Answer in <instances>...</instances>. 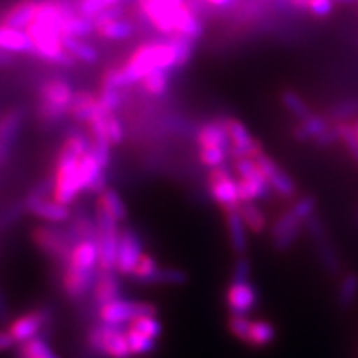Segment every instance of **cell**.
I'll return each instance as SVG.
<instances>
[{"label": "cell", "instance_id": "5b68a950", "mask_svg": "<svg viewBox=\"0 0 358 358\" xmlns=\"http://www.w3.org/2000/svg\"><path fill=\"white\" fill-rule=\"evenodd\" d=\"M250 267L244 257L236 262L232 271V279L226 292V303L234 315H248L256 308L259 302L257 289L250 282Z\"/></svg>", "mask_w": 358, "mask_h": 358}, {"label": "cell", "instance_id": "e575fe53", "mask_svg": "<svg viewBox=\"0 0 358 358\" xmlns=\"http://www.w3.org/2000/svg\"><path fill=\"white\" fill-rule=\"evenodd\" d=\"M280 101H282V106H284V108L287 110L294 118H297L299 122L308 118V116L313 113L310 106H308V103L303 100L295 90H285V92H282Z\"/></svg>", "mask_w": 358, "mask_h": 358}, {"label": "cell", "instance_id": "d590c367", "mask_svg": "<svg viewBox=\"0 0 358 358\" xmlns=\"http://www.w3.org/2000/svg\"><path fill=\"white\" fill-rule=\"evenodd\" d=\"M169 85H171V77H169V71L166 70L151 71L140 82V87L150 96H163L164 93H168Z\"/></svg>", "mask_w": 358, "mask_h": 358}, {"label": "cell", "instance_id": "277c9868", "mask_svg": "<svg viewBox=\"0 0 358 358\" xmlns=\"http://www.w3.org/2000/svg\"><path fill=\"white\" fill-rule=\"evenodd\" d=\"M73 95V88H71V85L69 82H65V80H45V82L40 85L38 90L40 120L47 123H57L60 122L62 118H65V116H69Z\"/></svg>", "mask_w": 358, "mask_h": 358}, {"label": "cell", "instance_id": "44dd1931", "mask_svg": "<svg viewBox=\"0 0 358 358\" xmlns=\"http://www.w3.org/2000/svg\"><path fill=\"white\" fill-rule=\"evenodd\" d=\"M196 141H198L199 150H211V148H224L231 151L229 134H227L224 118L214 120V122H206L199 127L196 133Z\"/></svg>", "mask_w": 358, "mask_h": 358}, {"label": "cell", "instance_id": "5bb4252c", "mask_svg": "<svg viewBox=\"0 0 358 358\" xmlns=\"http://www.w3.org/2000/svg\"><path fill=\"white\" fill-rule=\"evenodd\" d=\"M24 208L32 216L42 219L48 224H64L71 219L69 206L58 203L52 196H40L34 191L27 196Z\"/></svg>", "mask_w": 358, "mask_h": 358}, {"label": "cell", "instance_id": "681fc988", "mask_svg": "<svg viewBox=\"0 0 358 358\" xmlns=\"http://www.w3.org/2000/svg\"><path fill=\"white\" fill-rule=\"evenodd\" d=\"M187 280L186 274L176 267H159L158 275H156L155 284L163 285H181Z\"/></svg>", "mask_w": 358, "mask_h": 358}, {"label": "cell", "instance_id": "83f0119b", "mask_svg": "<svg viewBox=\"0 0 358 358\" xmlns=\"http://www.w3.org/2000/svg\"><path fill=\"white\" fill-rule=\"evenodd\" d=\"M334 122L329 118V115H317L312 113L308 118L302 120L295 124V128L292 129L294 138L297 141L306 143V141H313L319 134H322L325 129H329L332 127Z\"/></svg>", "mask_w": 358, "mask_h": 358}, {"label": "cell", "instance_id": "ba28073f", "mask_svg": "<svg viewBox=\"0 0 358 358\" xmlns=\"http://www.w3.org/2000/svg\"><path fill=\"white\" fill-rule=\"evenodd\" d=\"M98 268L100 272H116V252H118L120 226L110 214L95 209Z\"/></svg>", "mask_w": 358, "mask_h": 358}, {"label": "cell", "instance_id": "2e32d148", "mask_svg": "<svg viewBox=\"0 0 358 358\" xmlns=\"http://www.w3.org/2000/svg\"><path fill=\"white\" fill-rule=\"evenodd\" d=\"M306 227L308 231V236L312 237V243L315 245L322 266L325 267V271L329 272V274H337L340 268L338 256L337 252H335L332 243H330L329 234H327L320 217L317 216V214H313L312 217H308L306 221Z\"/></svg>", "mask_w": 358, "mask_h": 358}, {"label": "cell", "instance_id": "60d3db41", "mask_svg": "<svg viewBox=\"0 0 358 358\" xmlns=\"http://www.w3.org/2000/svg\"><path fill=\"white\" fill-rule=\"evenodd\" d=\"M358 297V275L353 274H347L343 277L342 282L338 285V292H337V302L342 308H348L353 306V302L357 301Z\"/></svg>", "mask_w": 358, "mask_h": 358}, {"label": "cell", "instance_id": "d6a6232c", "mask_svg": "<svg viewBox=\"0 0 358 358\" xmlns=\"http://www.w3.org/2000/svg\"><path fill=\"white\" fill-rule=\"evenodd\" d=\"M64 47L77 64L80 62L83 65H95L100 60V53L92 43L85 42L83 38L64 37Z\"/></svg>", "mask_w": 358, "mask_h": 358}, {"label": "cell", "instance_id": "f546056e", "mask_svg": "<svg viewBox=\"0 0 358 358\" xmlns=\"http://www.w3.org/2000/svg\"><path fill=\"white\" fill-rule=\"evenodd\" d=\"M224 219H226L231 248L237 254H244L245 249H248V236H245V229L248 227H245L243 216H241V208L226 211L224 213Z\"/></svg>", "mask_w": 358, "mask_h": 358}, {"label": "cell", "instance_id": "9c48e42d", "mask_svg": "<svg viewBox=\"0 0 358 358\" xmlns=\"http://www.w3.org/2000/svg\"><path fill=\"white\" fill-rule=\"evenodd\" d=\"M140 315H158V308L150 302L128 301L123 297L96 307L98 322L106 325L124 327Z\"/></svg>", "mask_w": 358, "mask_h": 358}, {"label": "cell", "instance_id": "f907efd6", "mask_svg": "<svg viewBox=\"0 0 358 358\" xmlns=\"http://www.w3.org/2000/svg\"><path fill=\"white\" fill-rule=\"evenodd\" d=\"M315 208H317L315 198H312V196H306V198L295 201L292 208H290V211L301 219V221L306 222L308 217H312L313 214H315Z\"/></svg>", "mask_w": 358, "mask_h": 358}, {"label": "cell", "instance_id": "7a4b0ae2", "mask_svg": "<svg viewBox=\"0 0 358 358\" xmlns=\"http://www.w3.org/2000/svg\"><path fill=\"white\" fill-rule=\"evenodd\" d=\"M178 69V53L168 37L164 40H151L138 45L124 64L118 66L120 88L124 90L140 85L148 73L156 70L171 71Z\"/></svg>", "mask_w": 358, "mask_h": 358}, {"label": "cell", "instance_id": "c3c4849f", "mask_svg": "<svg viewBox=\"0 0 358 358\" xmlns=\"http://www.w3.org/2000/svg\"><path fill=\"white\" fill-rule=\"evenodd\" d=\"M106 136L111 146L122 145L124 140V128L122 120L116 116V113L106 115Z\"/></svg>", "mask_w": 358, "mask_h": 358}, {"label": "cell", "instance_id": "7402d4cb", "mask_svg": "<svg viewBox=\"0 0 358 358\" xmlns=\"http://www.w3.org/2000/svg\"><path fill=\"white\" fill-rule=\"evenodd\" d=\"M0 50L10 55H34V43L27 30L0 24Z\"/></svg>", "mask_w": 358, "mask_h": 358}, {"label": "cell", "instance_id": "ffe728a7", "mask_svg": "<svg viewBox=\"0 0 358 358\" xmlns=\"http://www.w3.org/2000/svg\"><path fill=\"white\" fill-rule=\"evenodd\" d=\"M64 266H70L80 271L98 272V245L96 239H80L73 244L70 256ZM62 266V267H64Z\"/></svg>", "mask_w": 358, "mask_h": 358}, {"label": "cell", "instance_id": "e0dca14e", "mask_svg": "<svg viewBox=\"0 0 358 358\" xmlns=\"http://www.w3.org/2000/svg\"><path fill=\"white\" fill-rule=\"evenodd\" d=\"M138 7L148 24H151L164 37L174 34V12L176 6L168 0H138Z\"/></svg>", "mask_w": 358, "mask_h": 358}, {"label": "cell", "instance_id": "30bf717a", "mask_svg": "<svg viewBox=\"0 0 358 358\" xmlns=\"http://www.w3.org/2000/svg\"><path fill=\"white\" fill-rule=\"evenodd\" d=\"M208 187L214 203L222 209V213L241 208L237 179L231 173V169H227L226 166L211 169L208 174Z\"/></svg>", "mask_w": 358, "mask_h": 358}, {"label": "cell", "instance_id": "b9f144b4", "mask_svg": "<svg viewBox=\"0 0 358 358\" xmlns=\"http://www.w3.org/2000/svg\"><path fill=\"white\" fill-rule=\"evenodd\" d=\"M98 98V108L103 113L111 115L116 113L120 110V106L123 105V93L122 90L116 88H101L100 93L96 95Z\"/></svg>", "mask_w": 358, "mask_h": 358}, {"label": "cell", "instance_id": "680465c9", "mask_svg": "<svg viewBox=\"0 0 358 358\" xmlns=\"http://www.w3.org/2000/svg\"><path fill=\"white\" fill-rule=\"evenodd\" d=\"M308 2H310V0H287L289 6L299 12H307Z\"/></svg>", "mask_w": 358, "mask_h": 358}, {"label": "cell", "instance_id": "1f68e13d", "mask_svg": "<svg viewBox=\"0 0 358 358\" xmlns=\"http://www.w3.org/2000/svg\"><path fill=\"white\" fill-rule=\"evenodd\" d=\"M95 209L110 214V216L116 219L118 222L124 221L128 216V209L123 198L115 189H111V187H106L105 191H101L100 194H98Z\"/></svg>", "mask_w": 358, "mask_h": 358}, {"label": "cell", "instance_id": "ac0fdd59", "mask_svg": "<svg viewBox=\"0 0 358 358\" xmlns=\"http://www.w3.org/2000/svg\"><path fill=\"white\" fill-rule=\"evenodd\" d=\"M256 161L259 168H261L264 178H266L268 187H271V191L277 192V194L285 199L294 198L295 196L294 179L290 178L289 174L271 158V156H267L266 153H261L256 158Z\"/></svg>", "mask_w": 358, "mask_h": 358}, {"label": "cell", "instance_id": "3957f363", "mask_svg": "<svg viewBox=\"0 0 358 358\" xmlns=\"http://www.w3.org/2000/svg\"><path fill=\"white\" fill-rule=\"evenodd\" d=\"M88 350L95 357L106 358H131V350L127 338V330L123 327L106 325L98 322L92 325L87 332Z\"/></svg>", "mask_w": 358, "mask_h": 358}, {"label": "cell", "instance_id": "f35d334b", "mask_svg": "<svg viewBox=\"0 0 358 358\" xmlns=\"http://www.w3.org/2000/svg\"><path fill=\"white\" fill-rule=\"evenodd\" d=\"M241 216L249 231H252L254 234H261L266 231L267 221L261 209L257 208L254 203H243L241 204Z\"/></svg>", "mask_w": 358, "mask_h": 358}, {"label": "cell", "instance_id": "94428289", "mask_svg": "<svg viewBox=\"0 0 358 358\" xmlns=\"http://www.w3.org/2000/svg\"><path fill=\"white\" fill-rule=\"evenodd\" d=\"M335 3H340V6H352V3L358 2V0H334Z\"/></svg>", "mask_w": 358, "mask_h": 358}, {"label": "cell", "instance_id": "f6af8a7d", "mask_svg": "<svg viewBox=\"0 0 358 358\" xmlns=\"http://www.w3.org/2000/svg\"><path fill=\"white\" fill-rule=\"evenodd\" d=\"M337 127L340 131V143L345 146L348 155L358 163V134L355 127H353V122L337 123Z\"/></svg>", "mask_w": 358, "mask_h": 358}, {"label": "cell", "instance_id": "816d5d0a", "mask_svg": "<svg viewBox=\"0 0 358 358\" xmlns=\"http://www.w3.org/2000/svg\"><path fill=\"white\" fill-rule=\"evenodd\" d=\"M334 8V0H310V2H308L307 13H310L315 19H327V17L332 15Z\"/></svg>", "mask_w": 358, "mask_h": 358}, {"label": "cell", "instance_id": "91938a15", "mask_svg": "<svg viewBox=\"0 0 358 358\" xmlns=\"http://www.w3.org/2000/svg\"><path fill=\"white\" fill-rule=\"evenodd\" d=\"M12 62V55L10 53H6L0 50V65H8Z\"/></svg>", "mask_w": 358, "mask_h": 358}, {"label": "cell", "instance_id": "484cf974", "mask_svg": "<svg viewBox=\"0 0 358 358\" xmlns=\"http://www.w3.org/2000/svg\"><path fill=\"white\" fill-rule=\"evenodd\" d=\"M22 120H24V115L20 110L8 111L6 116L0 118V161L6 159L7 155L10 153L13 141L20 131Z\"/></svg>", "mask_w": 358, "mask_h": 358}, {"label": "cell", "instance_id": "d6986e66", "mask_svg": "<svg viewBox=\"0 0 358 358\" xmlns=\"http://www.w3.org/2000/svg\"><path fill=\"white\" fill-rule=\"evenodd\" d=\"M302 222L295 214L290 211L284 213L282 216L277 219L272 226L271 236H272V244H274V249L279 250V252H284L292 248V244L297 241V237L301 236L302 232Z\"/></svg>", "mask_w": 358, "mask_h": 358}, {"label": "cell", "instance_id": "cb8c5ba5", "mask_svg": "<svg viewBox=\"0 0 358 358\" xmlns=\"http://www.w3.org/2000/svg\"><path fill=\"white\" fill-rule=\"evenodd\" d=\"M38 8V0H20L15 6H12L8 10L3 13L0 24L13 27V29L27 30L30 24L35 20Z\"/></svg>", "mask_w": 358, "mask_h": 358}, {"label": "cell", "instance_id": "836d02e7", "mask_svg": "<svg viewBox=\"0 0 358 358\" xmlns=\"http://www.w3.org/2000/svg\"><path fill=\"white\" fill-rule=\"evenodd\" d=\"M275 340V329L267 320H252L250 332L248 338V345L254 348H264L271 345Z\"/></svg>", "mask_w": 358, "mask_h": 358}, {"label": "cell", "instance_id": "bcb514c9", "mask_svg": "<svg viewBox=\"0 0 358 358\" xmlns=\"http://www.w3.org/2000/svg\"><path fill=\"white\" fill-rule=\"evenodd\" d=\"M227 158H231V151L224 148H211V150H199V161L206 168L214 169L224 166Z\"/></svg>", "mask_w": 358, "mask_h": 358}, {"label": "cell", "instance_id": "be15d7a7", "mask_svg": "<svg viewBox=\"0 0 358 358\" xmlns=\"http://www.w3.org/2000/svg\"><path fill=\"white\" fill-rule=\"evenodd\" d=\"M353 127H355V129H357V134H358V120H355V122H353Z\"/></svg>", "mask_w": 358, "mask_h": 358}, {"label": "cell", "instance_id": "d4e9b609", "mask_svg": "<svg viewBox=\"0 0 358 358\" xmlns=\"http://www.w3.org/2000/svg\"><path fill=\"white\" fill-rule=\"evenodd\" d=\"M204 32V25L199 19V13L185 2L174 12V34H181L192 40H199Z\"/></svg>", "mask_w": 358, "mask_h": 358}, {"label": "cell", "instance_id": "52a82bcc", "mask_svg": "<svg viewBox=\"0 0 358 358\" xmlns=\"http://www.w3.org/2000/svg\"><path fill=\"white\" fill-rule=\"evenodd\" d=\"M234 161V171L237 178V192L239 201L243 203H254L257 199H266L271 194L266 178L254 158H237Z\"/></svg>", "mask_w": 358, "mask_h": 358}, {"label": "cell", "instance_id": "6125c7cd", "mask_svg": "<svg viewBox=\"0 0 358 358\" xmlns=\"http://www.w3.org/2000/svg\"><path fill=\"white\" fill-rule=\"evenodd\" d=\"M106 6H113V3H120V0H105Z\"/></svg>", "mask_w": 358, "mask_h": 358}, {"label": "cell", "instance_id": "11a10c76", "mask_svg": "<svg viewBox=\"0 0 358 358\" xmlns=\"http://www.w3.org/2000/svg\"><path fill=\"white\" fill-rule=\"evenodd\" d=\"M13 345H15V340L8 334V330H0V353L10 350Z\"/></svg>", "mask_w": 358, "mask_h": 358}, {"label": "cell", "instance_id": "f1b7e54d", "mask_svg": "<svg viewBox=\"0 0 358 358\" xmlns=\"http://www.w3.org/2000/svg\"><path fill=\"white\" fill-rule=\"evenodd\" d=\"M95 34L100 38L110 40V42H124L134 35V25L124 17H120V19L95 24Z\"/></svg>", "mask_w": 358, "mask_h": 358}, {"label": "cell", "instance_id": "74e56055", "mask_svg": "<svg viewBox=\"0 0 358 358\" xmlns=\"http://www.w3.org/2000/svg\"><path fill=\"white\" fill-rule=\"evenodd\" d=\"M127 329L134 330V332L145 335L148 338L158 340L161 337L163 327H161V322L158 320V315H140L129 322Z\"/></svg>", "mask_w": 358, "mask_h": 358}, {"label": "cell", "instance_id": "6f0895ef", "mask_svg": "<svg viewBox=\"0 0 358 358\" xmlns=\"http://www.w3.org/2000/svg\"><path fill=\"white\" fill-rule=\"evenodd\" d=\"M203 2L208 3V6H211V7H216V8H227V7H231L236 0H203Z\"/></svg>", "mask_w": 358, "mask_h": 358}, {"label": "cell", "instance_id": "db71d44e", "mask_svg": "<svg viewBox=\"0 0 358 358\" xmlns=\"http://www.w3.org/2000/svg\"><path fill=\"white\" fill-rule=\"evenodd\" d=\"M337 143H340V131H338L337 123H334L332 127H330L329 129H325L324 133L319 134V136L313 140V145H315L317 148H330V146L337 145Z\"/></svg>", "mask_w": 358, "mask_h": 358}, {"label": "cell", "instance_id": "7bdbcfd3", "mask_svg": "<svg viewBox=\"0 0 358 358\" xmlns=\"http://www.w3.org/2000/svg\"><path fill=\"white\" fill-rule=\"evenodd\" d=\"M168 38H169V42L174 45V48H176L178 69H182V66H186L187 64H189L192 53H194L196 40L185 37V35H181V34H173V35H169Z\"/></svg>", "mask_w": 358, "mask_h": 358}, {"label": "cell", "instance_id": "8fae6325", "mask_svg": "<svg viewBox=\"0 0 358 358\" xmlns=\"http://www.w3.org/2000/svg\"><path fill=\"white\" fill-rule=\"evenodd\" d=\"M53 319V312L48 307H37L32 310L20 313L8 324V334L15 343H24L27 340L37 338Z\"/></svg>", "mask_w": 358, "mask_h": 358}, {"label": "cell", "instance_id": "9a60e30c", "mask_svg": "<svg viewBox=\"0 0 358 358\" xmlns=\"http://www.w3.org/2000/svg\"><path fill=\"white\" fill-rule=\"evenodd\" d=\"M98 272L80 271V268L70 266L60 267V285L65 297L71 302H78L87 297L88 294H92Z\"/></svg>", "mask_w": 358, "mask_h": 358}, {"label": "cell", "instance_id": "8992f818", "mask_svg": "<svg viewBox=\"0 0 358 358\" xmlns=\"http://www.w3.org/2000/svg\"><path fill=\"white\" fill-rule=\"evenodd\" d=\"M32 241L40 252L45 254L52 262H55L58 267H62L66 262L71 248L77 243L70 229L50 226V224L35 227L32 231Z\"/></svg>", "mask_w": 358, "mask_h": 358}, {"label": "cell", "instance_id": "7c38bea8", "mask_svg": "<svg viewBox=\"0 0 358 358\" xmlns=\"http://www.w3.org/2000/svg\"><path fill=\"white\" fill-rule=\"evenodd\" d=\"M145 254L143 239L133 227H122L118 241V252H116V274L131 275L140 257Z\"/></svg>", "mask_w": 358, "mask_h": 358}, {"label": "cell", "instance_id": "f5cc1de1", "mask_svg": "<svg viewBox=\"0 0 358 358\" xmlns=\"http://www.w3.org/2000/svg\"><path fill=\"white\" fill-rule=\"evenodd\" d=\"M106 7L108 6H106L105 0H80L77 10H78V13H82V15L88 17V19L93 20L98 13L105 10Z\"/></svg>", "mask_w": 358, "mask_h": 358}, {"label": "cell", "instance_id": "4dcf8cb0", "mask_svg": "<svg viewBox=\"0 0 358 358\" xmlns=\"http://www.w3.org/2000/svg\"><path fill=\"white\" fill-rule=\"evenodd\" d=\"M92 34H95V22L78 13L75 8H71L65 15L64 24H62V35L64 37L87 38Z\"/></svg>", "mask_w": 358, "mask_h": 358}, {"label": "cell", "instance_id": "603a6c76", "mask_svg": "<svg viewBox=\"0 0 358 358\" xmlns=\"http://www.w3.org/2000/svg\"><path fill=\"white\" fill-rule=\"evenodd\" d=\"M120 297H122V284H120L118 274L116 272H98L96 282L92 290L93 303L100 307L103 303Z\"/></svg>", "mask_w": 358, "mask_h": 358}, {"label": "cell", "instance_id": "ee69618b", "mask_svg": "<svg viewBox=\"0 0 358 358\" xmlns=\"http://www.w3.org/2000/svg\"><path fill=\"white\" fill-rule=\"evenodd\" d=\"M127 338L129 343V350L134 357H143L151 353L156 348V340L148 338L145 335L134 332V330L127 329Z\"/></svg>", "mask_w": 358, "mask_h": 358}, {"label": "cell", "instance_id": "9f6ffc18", "mask_svg": "<svg viewBox=\"0 0 358 358\" xmlns=\"http://www.w3.org/2000/svg\"><path fill=\"white\" fill-rule=\"evenodd\" d=\"M8 317H10V308H8L6 295H3L2 289H0V320H7Z\"/></svg>", "mask_w": 358, "mask_h": 358}, {"label": "cell", "instance_id": "4fadbf2b", "mask_svg": "<svg viewBox=\"0 0 358 358\" xmlns=\"http://www.w3.org/2000/svg\"><path fill=\"white\" fill-rule=\"evenodd\" d=\"M226 123L227 134H229L231 141V158H254L256 159L259 155L264 153L261 143H259L245 124L237 118H224Z\"/></svg>", "mask_w": 358, "mask_h": 358}, {"label": "cell", "instance_id": "ab89813d", "mask_svg": "<svg viewBox=\"0 0 358 358\" xmlns=\"http://www.w3.org/2000/svg\"><path fill=\"white\" fill-rule=\"evenodd\" d=\"M159 267L161 266H158V262L155 261V257L145 252L140 257V261H138L136 267H134L131 277L134 280L143 282V284H155V279L156 275H158Z\"/></svg>", "mask_w": 358, "mask_h": 358}, {"label": "cell", "instance_id": "7dc6e473", "mask_svg": "<svg viewBox=\"0 0 358 358\" xmlns=\"http://www.w3.org/2000/svg\"><path fill=\"white\" fill-rule=\"evenodd\" d=\"M250 325H252V320L249 319L248 315H234L231 313L229 320H227V327H229V332L234 335L237 340L248 343Z\"/></svg>", "mask_w": 358, "mask_h": 358}, {"label": "cell", "instance_id": "4316f807", "mask_svg": "<svg viewBox=\"0 0 358 358\" xmlns=\"http://www.w3.org/2000/svg\"><path fill=\"white\" fill-rule=\"evenodd\" d=\"M98 111V98L95 93L88 90H80L75 92L73 100L70 105V118H73L77 123L87 124Z\"/></svg>", "mask_w": 358, "mask_h": 358}, {"label": "cell", "instance_id": "8d00e7d4", "mask_svg": "<svg viewBox=\"0 0 358 358\" xmlns=\"http://www.w3.org/2000/svg\"><path fill=\"white\" fill-rule=\"evenodd\" d=\"M327 115L334 123L355 122L358 120V98H345L337 101Z\"/></svg>", "mask_w": 358, "mask_h": 358}, {"label": "cell", "instance_id": "6da1fadb", "mask_svg": "<svg viewBox=\"0 0 358 358\" xmlns=\"http://www.w3.org/2000/svg\"><path fill=\"white\" fill-rule=\"evenodd\" d=\"M88 134L71 133L65 138L64 145L58 150L55 159V171H53V192L52 198L58 203L70 206L83 194L82 185H80L78 163L83 155L90 151Z\"/></svg>", "mask_w": 358, "mask_h": 358}]
</instances>
